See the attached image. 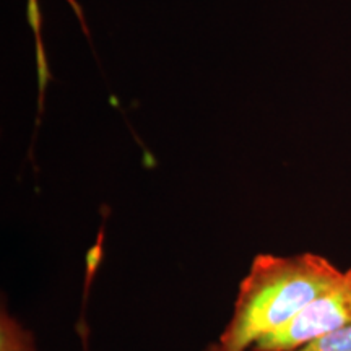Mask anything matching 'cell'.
I'll return each mask as SVG.
<instances>
[{"mask_svg":"<svg viewBox=\"0 0 351 351\" xmlns=\"http://www.w3.org/2000/svg\"><path fill=\"white\" fill-rule=\"evenodd\" d=\"M330 258L314 252L258 254L239 283L232 314L215 351H247L287 326L341 275Z\"/></svg>","mask_w":351,"mask_h":351,"instance_id":"1","label":"cell"},{"mask_svg":"<svg viewBox=\"0 0 351 351\" xmlns=\"http://www.w3.org/2000/svg\"><path fill=\"white\" fill-rule=\"evenodd\" d=\"M351 326V267L319 293L287 326L258 340L254 351H296Z\"/></svg>","mask_w":351,"mask_h":351,"instance_id":"2","label":"cell"},{"mask_svg":"<svg viewBox=\"0 0 351 351\" xmlns=\"http://www.w3.org/2000/svg\"><path fill=\"white\" fill-rule=\"evenodd\" d=\"M2 351H36L32 333L12 319L10 315L2 314Z\"/></svg>","mask_w":351,"mask_h":351,"instance_id":"3","label":"cell"},{"mask_svg":"<svg viewBox=\"0 0 351 351\" xmlns=\"http://www.w3.org/2000/svg\"><path fill=\"white\" fill-rule=\"evenodd\" d=\"M204 351H215L208 345ZM296 351H351V326L341 328L339 332L328 333L326 337L311 341Z\"/></svg>","mask_w":351,"mask_h":351,"instance_id":"4","label":"cell"}]
</instances>
